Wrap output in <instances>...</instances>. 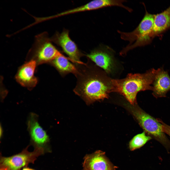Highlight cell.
Masks as SVG:
<instances>
[{"label": "cell", "mask_w": 170, "mask_h": 170, "mask_svg": "<svg viewBox=\"0 0 170 170\" xmlns=\"http://www.w3.org/2000/svg\"><path fill=\"white\" fill-rule=\"evenodd\" d=\"M77 78L74 92L87 102L108 98L113 92L112 79L101 71L87 58L86 63L75 64Z\"/></svg>", "instance_id": "obj_1"}, {"label": "cell", "mask_w": 170, "mask_h": 170, "mask_svg": "<svg viewBox=\"0 0 170 170\" xmlns=\"http://www.w3.org/2000/svg\"><path fill=\"white\" fill-rule=\"evenodd\" d=\"M157 69L151 68L143 73L128 74L124 78L112 79L113 92L123 96L132 105L136 104V97L140 91H152V85Z\"/></svg>", "instance_id": "obj_2"}, {"label": "cell", "mask_w": 170, "mask_h": 170, "mask_svg": "<svg viewBox=\"0 0 170 170\" xmlns=\"http://www.w3.org/2000/svg\"><path fill=\"white\" fill-rule=\"evenodd\" d=\"M154 16V15L146 11L142 20L133 30L130 32L117 31L121 39L129 42V44L120 51V55H125L130 50L149 43L152 39L151 33Z\"/></svg>", "instance_id": "obj_3"}, {"label": "cell", "mask_w": 170, "mask_h": 170, "mask_svg": "<svg viewBox=\"0 0 170 170\" xmlns=\"http://www.w3.org/2000/svg\"><path fill=\"white\" fill-rule=\"evenodd\" d=\"M128 109L146 134L161 144L167 151L170 149V141L162 131L161 124L136 104H128Z\"/></svg>", "instance_id": "obj_4"}, {"label": "cell", "mask_w": 170, "mask_h": 170, "mask_svg": "<svg viewBox=\"0 0 170 170\" xmlns=\"http://www.w3.org/2000/svg\"><path fill=\"white\" fill-rule=\"evenodd\" d=\"M46 32L35 36L29 53L39 64L50 63L58 56L64 55L52 44Z\"/></svg>", "instance_id": "obj_5"}, {"label": "cell", "mask_w": 170, "mask_h": 170, "mask_svg": "<svg viewBox=\"0 0 170 170\" xmlns=\"http://www.w3.org/2000/svg\"><path fill=\"white\" fill-rule=\"evenodd\" d=\"M33 152L27 148L21 152L9 157H0V170H20L30 163H34L37 158L44 153V148L35 147Z\"/></svg>", "instance_id": "obj_6"}, {"label": "cell", "mask_w": 170, "mask_h": 170, "mask_svg": "<svg viewBox=\"0 0 170 170\" xmlns=\"http://www.w3.org/2000/svg\"><path fill=\"white\" fill-rule=\"evenodd\" d=\"M114 51L108 46L101 45L86 55L87 58L107 74L111 73L115 67Z\"/></svg>", "instance_id": "obj_7"}, {"label": "cell", "mask_w": 170, "mask_h": 170, "mask_svg": "<svg viewBox=\"0 0 170 170\" xmlns=\"http://www.w3.org/2000/svg\"><path fill=\"white\" fill-rule=\"evenodd\" d=\"M60 46L68 57L73 60L75 64H83L81 58L84 55L80 51L75 42L70 38L68 30H64L60 33L56 34L50 39Z\"/></svg>", "instance_id": "obj_8"}, {"label": "cell", "mask_w": 170, "mask_h": 170, "mask_svg": "<svg viewBox=\"0 0 170 170\" xmlns=\"http://www.w3.org/2000/svg\"><path fill=\"white\" fill-rule=\"evenodd\" d=\"M84 170H116V168L100 150L87 155L85 158Z\"/></svg>", "instance_id": "obj_9"}, {"label": "cell", "mask_w": 170, "mask_h": 170, "mask_svg": "<svg viewBox=\"0 0 170 170\" xmlns=\"http://www.w3.org/2000/svg\"><path fill=\"white\" fill-rule=\"evenodd\" d=\"M38 118L36 114H30L28 121V129L32 143L35 147L44 148L49 138L46 131L38 123Z\"/></svg>", "instance_id": "obj_10"}, {"label": "cell", "mask_w": 170, "mask_h": 170, "mask_svg": "<svg viewBox=\"0 0 170 170\" xmlns=\"http://www.w3.org/2000/svg\"><path fill=\"white\" fill-rule=\"evenodd\" d=\"M152 95L156 98L164 97L170 91V76L163 68H159L152 83Z\"/></svg>", "instance_id": "obj_11"}, {"label": "cell", "mask_w": 170, "mask_h": 170, "mask_svg": "<svg viewBox=\"0 0 170 170\" xmlns=\"http://www.w3.org/2000/svg\"><path fill=\"white\" fill-rule=\"evenodd\" d=\"M36 62L32 60L23 64L19 68L16 78L21 85L29 88L36 85L37 81L34 76Z\"/></svg>", "instance_id": "obj_12"}, {"label": "cell", "mask_w": 170, "mask_h": 170, "mask_svg": "<svg viewBox=\"0 0 170 170\" xmlns=\"http://www.w3.org/2000/svg\"><path fill=\"white\" fill-rule=\"evenodd\" d=\"M74 62L71 59L64 55L58 56L49 63L55 68L62 76L64 77L70 73L75 75L77 72Z\"/></svg>", "instance_id": "obj_13"}, {"label": "cell", "mask_w": 170, "mask_h": 170, "mask_svg": "<svg viewBox=\"0 0 170 170\" xmlns=\"http://www.w3.org/2000/svg\"><path fill=\"white\" fill-rule=\"evenodd\" d=\"M170 27V6L162 12L154 15L151 33L153 38Z\"/></svg>", "instance_id": "obj_14"}, {"label": "cell", "mask_w": 170, "mask_h": 170, "mask_svg": "<svg viewBox=\"0 0 170 170\" xmlns=\"http://www.w3.org/2000/svg\"><path fill=\"white\" fill-rule=\"evenodd\" d=\"M106 3L104 0L92 1L82 6L68 10L52 16V19L77 13L95 10L105 7Z\"/></svg>", "instance_id": "obj_15"}, {"label": "cell", "mask_w": 170, "mask_h": 170, "mask_svg": "<svg viewBox=\"0 0 170 170\" xmlns=\"http://www.w3.org/2000/svg\"><path fill=\"white\" fill-rule=\"evenodd\" d=\"M152 139L143 132L135 136L129 142V148L131 151L140 148L149 140Z\"/></svg>", "instance_id": "obj_16"}, {"label": "cell", "mask_w": 170, "mask_h": 170, "mask_svg": "<svg viewBox=\"0 0 170 170\" xmlns=\"http://www.w3.org/2000/svg\"><path fill=\"white\" fill-rule=\"evenodd\" d=\"M157 119L161 123L163 132L170 137V126L164 123L161 119L157 118Z\"/></svg>", "instance_id": "obj_17"}, {"label": "cell", "mask_w": 170, "mask_h": 170, "mask_svg": "<svg viewBox=\"0 0 170 170\" xmlns=\"http://www.w3.org/2000/svg\"><path fill=\"white\" fill-rule=\"evenodd\" d=\"M22 170H35L33 169L29 168V167H25L23 168Z\"/></svg>", "instance_id": "obj_18"}, {"label": "cell", "mask_w": 170, "mask_h": 170, "mask_svg": "<svg viewBox=\"0 0 170 170\" xmlns=\"http://www.w3.org/2000/svg\"></svg>", "instance_id": "obj_19"}]
</instances>
